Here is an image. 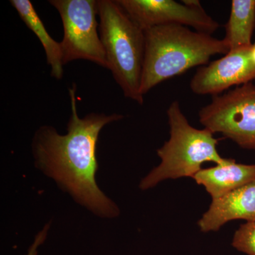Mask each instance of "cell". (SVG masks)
I'll return each instance as SVG.
<instances>
[{
    "instance_id": "obj_1",
    "label": "cell",
    "mask_w": 255,
    "mask_h": 255,
    "mask_svg": "<svg viewBox=\"0 0 255 255\" xmlns=\"http://www.w3.org/2000/svg\"><path fill=\"white\" fill-rule=\"evenodd\" d=\"M76 91L75 84L68 89L71 114L65 135L50 126L37 129L31 142L34 164L75 202L102 219H114L120 214L119 207L96 182L99 167L96 150L102 128L124 116L90 113L80 118Z\"/></svg>"
},
{
    "instance_id": "obj_2",
    "label": "cell",
    "mask_w": 255,
    "mask_h": 255,
    "mask_svg": "<svg viewBox=\"0 0 255 255\" xmlns=\"http://www.w3.org/2000/svg\"><path fill=\"white\" fill-rule=\"evenodd\" d=\"M145 56L142 95L157 85L199 65L217 54L226 55V42L212 35L193 31L180 24H165L144 30Z\"/></svg>"
},
{
    "instance_id": "obj_3",
    "label": "cell",
    "mask_w": 255,
    "mask_h": 255,
    "mask_svg": "<svg viewBox=\"0 0 255 255\" xmlns=\"http://www.w3.org/2000/svg\"><path fill=\"white\" fill-rule=\"evenodd\" d=\"M167 115L170 137L157 150L160 163L142 179L139 184L141 190L155 187L166 179L193 178L205 162L223 165L233 160L220 155L219 139L214 136V132L189 124L177 101L169 105Z\"/></svg>"
},
{
    "instance_id": "obj_4",
    "label": "cell",
    "mask_w": 255,
    "mask_h": 255,
    "mask_svg": "<svg viewBox=\"0 0 255 255\" xmlns=\"http://www.w3.org/2000/svg\"><path fill=\"white\" fill-rule=\"evenodd\" d=\"M99 33L115 81L124 96L142 105L140 91L144 56V31L117 0H99Z\"/></svg>"
},
{
    "instance_id": "obj_5",
    "label": "cell",
    "mask_w": 255,
    "mask_h": 255,
    "mask_svg": "<svg viewBox=\"0 0 255 255\" xmlns=\"http://www.w3.org/2000/svg\"><path fill=\"white\" fill-rule=\"evenodd\" d=\"M59 13L63 27L60 42L64 65L85 60L108 69L109 63L99 33L98 1L50 0Z\"/></svg>"
},
{
    "instance_id": "obj_6",
    "label": "cell",
    "mask_w": 255,
    "mask_h": 255,
    "mask_svg": "<svg viewBox=\"0 0 255 255\" xmlns=\"http://www.w3.org/2000/svg\"><path fill=\"white\" fill-rule=\"evenodd\" d=\"M204 128L220 132L240 147L255 150V85L248 82L213 97L199 112Z\"/></svg>"
},
{
    "instance_id": "obj_7",
    "label": "cell",
    "mask_w": 255,
    "mask_h": 255,
    "mask_svg": "<svg viewBox=\"0 0 255 255\" xmlns=\"http://www.w3.org/2000/svg\"><path fill=\"white\" fill-rule=\"evenodd\" d=\"M132 21L142 30L165 24L191 26L212 35L220 24L202 6L193 7L174 0H117Z\"/></svg>"
},
{
    "instance_id": "obj_8",
    "label": "cell",
    "mask_w": 255,
    "mask_h": 255,
    "mask_svg": "<svg viewBox=\"0 0 255 255\" xmlns=\"http://www.w3.org/2000/svg\"><path fill=\"white\" fill-rule=\"evenodd\" d=\"M251 48L230 50L223 58L201 66L191 79V91L196 95L216 96L230 87L255 80Z\"/></svg>"
},
{
    "instance_id": "obj_9",
    "label": "cell",
    "mask_w": 255,
    "mask_h": 255,
    "mask_svg": "<svg viewBox=\"0 0 255 255\" xmlns=\"http://www.w3.org/2000/svg\"><path fill=\"white\" fill-rule=\"evenodd\" d=\"M235 220L255 221V179L222 197L212 199L198 226L202 232L218 231Z\"/></svg>"
},
{
    "instance_id": "obj_10",
    "label": "cell",
    "mask_w": 255,
    "mask_h": 255,
    "mask_svg": "<svg viewBox=\"0 0 255 255\" xmlns=\"http://www.w3.org/2000/svg\"><path fill=\"white\" fill-rule=\"evenodd\" d=\"M193 179L205 188L212 199H218L255 179V164H228L201 169Z\"/></svg>"
},
{
    "instance_id": "obj_11",
    "label": "cell",
    "mask_w": 255,
    "mask_h": 255,
    "mask_svg": "<svg viewBox=\"0 0 255 255\" xmlns=\"http://www.w3.org/2000/svg\"><path fill=\"white\" fill-rule=\"evenodd\" d=\"M19 17L38 38L46 53L47 63L51 68L50 75L56 80L63 76V57L60 42L55 41L47 31L41 18L29 0H10Z\"/></svg>"
},
{
    "instance_id": "obj_12",
    "label": "cell",
    "mask_w": 255,
    "mask_h": 255,
    "mask_svg": "<svg viewBox=\"0 0 255 255\" xmlns=\"http://www.w3.org/2000/svg\"><path fill=\"white\" fill-rule=\"evenodd\" d=\"M255 28V0H233L223 41L230 50L251 48Z\"/></svg>"
},
{
    "instance_id": "obj_13",
    "label": "cell",
    "mask_w": 255,
    "mask_h": 255,
    "mask_svg": "<svg viewBox=\"0 0 255 255\" xmlns=\"http://www.w3.org/2000/svg\"><path fill=\"white\" fill-rule=\"evenodd\" d=\"M235 249L248 255H255V221L242 225L235 233L232 242Z\"/></svg>"
},
{
    "instance_id": "obj_14",
    "label": "cell",
    "mask_w": 255,
    "mask_h": 255,
    "mask_svg": "<svg viewBox=\"0 0 255 255\" xmlns=\"http://www.w3.org/2000/svg\"><path fill=\"white\" fill-rule=\"evenodd\" d=\"M49 228L50 224H46L43 229L38 233V234L35 237L34 241L33 242L31 246H30L28 253L25 255H38L39 247L46 241L48 231H49Z\"/></svg>"
},
{
    "instance_id": "obj_15",
    "label": "cell",
    "mask_w": 255,
    "mask_h": 255,
    "mask_svg": "<svg viewBox=\"0 0 255 255\" xmlns=\"http://www.w3.org/2000/svg\"><path fill=\"white\" fill-rule=\"evenodd\" d=\"M250 58H251L252 65H253L255 72V42L251 46V50H250Z\"/></svg>"
}]
</instances>
